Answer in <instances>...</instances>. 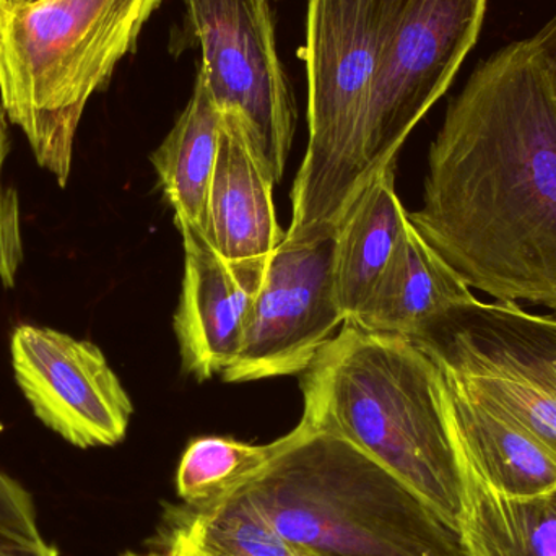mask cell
I'll return each instance as SVG.
<instances>
[{
	"label": "cell",
	"instance_id": "obj_1",
	"mask_svg": "<svg viewBox=\"0 0 556 556\" xmlns=\"http://www.w3.org/2000/svg\"><path fill=\"white\" fill-rule=\"evenodd\" d=\"M421 201L408 220L470 288L556 317V90L534 38L451 101Z\"/></svg>",
	"mask_w": 556,
	"mask_h": 556
},
{
	"label": "cell",
	"instance_id": "obj_2",
	"mask_svg": "<svg viewBox=\"0 0 556 556\" xmlns=\"http://www.w3.org/2000/svg\"><path fill=\"white\" fill-rule=\"evenodd\" d=\"M303 375L301 421L368 454L457 531L463 476L438 363L414 340L345 323Z\"/></svg>",
	"mask_w": 556,
	"mask_h": 556
},
{
	"label": "cell",
	"instance_id": "obj_3",
	"mask_svg": "<svg viewBox=\"0 0 556 556\" xmlns=\"http://www.w3.org/2000/svg\"><path fill=\"white\" fill-rule=\"evenodd\" d=\"M243 492L278 534L319 556H467L459 532L349 441L300 421Z\"/></svg>",
	"mask_w": 556,
	"mask_h": 556
},
{
	"label": "cell",
	"instance_id": "obj_4",
	"mask_svg": "<svg viewBox=\"0 0 556 556\" xmlns=\"http://www.w3.org/2000/svg\"><path fill=\"white\" fill-rule=\"evenodd\" d=\"M163 0H39L0 5V103L36 162L67 186L88 100L134 52Z\"/></svg>",
	"mask_w": 556,
	"mask_h": 556
},
{
	"label": "cell",
	"instance_id": "obj_5",
	"mask_svg": "<svg viewBox=\"0 0 556 556\" xmlns=\"http://www.w3.org/2000/svg\"><path fill=\"white\" fill-rule=\"evenodd\" d=\"M401 0H307L306 155L288 240L332 237L368 185L365 130L386 36Z\"/></svg>",
	"mask_w": 556,
	"mask_h": 556
},
{
	"label": "cell",
	"instance_id": "obj_6",
	"mask_svg": "<svg viewBox=\"0 0 556 556\" xmlns=\"http://www.w3.org/2000/svg\"><path fill=\"white\" fill-rule=\"evenodd\" d=\"M414 342L464 391L556 450V343L548 314L477 300Z\"/></svg>",
	"mask_w": 556,
	"mask_h": 556
},
{
	"label": "cell",
	"instance_id": "obj_7",
	"mask_svg": "<svg viewBox=\"0 0 556 556\" xmlns=\"http://www.w3.org/2000/svg\"><path fill=\"white\" fill-rule=\"evenodd\" d=\"M486 0H401L381 52L365 130L369 178L395 163L425 114L446 93L485 18Z\"/></svg>",
	"mask_w": 556,
	"mask_h": 556
},
{
	"label": "cell",
	"instance_id": "obj_8",
	"mask_svg": "<svg viewBox=\"0 0 556 556\" xmlns=\"http://www.w3.org/2000/svg\"><path fill=\"white\" fill-rule=\"evenodd\" d=\"M199 71L220 111H235L280 181L293 142V97L278 58L270 0H182Z\"/></svg>",
	"mask_w": 556,
	"mask_h": 556
},
{
	"label": "cell",
	"instance_id": "obj_9",
	"mask_svg": "<svg viewBox=\"0 0 556 556\" xmlns=\"http://www.w3.org/2000/svg\"><path fill=\"white\" fill-rule=\"evenodd\" d=\"M336 235L285 240L267 261L240 352L222 372L227 382L303 375L345 324L336 278Z\"/></svg>",
	"mask_w": 556,
	"mask_h": 556
},
{
	"label": "cell",
	"instance_id": "obj_10",
	"mask_svg": "<svg viewBox=\"0 0 556 556\" xmlns=\"http://www.w3.org/2000/svg\"><path fill=\"white\" fill-rule=\"evenodd\" d=\"M13 372L33 414L72 446H116L132 401L94 343L51 327L22 324L10 339Z\"/></svg>",
	"mask_w": 556,
	"mask_h": 556
},
{
	"label": "cell",
	"instance_id": "obj_11",
	"mask_svg": "<svg viewBox=\"0 0 556 556\" xmlns=\"http://www.w3.org/2000/svg\"><path fill=\"white\" fill-rule=\"evenodd\" d=\"M175 224L185 248V276L173 326L182 369L207 381L237 358L270 256L227 260L201 228Z\"/></svg>",
	"mask_w": 556,
	"mask_h": 556
},
{
	"label": "cell",
	"instance_id": "obj_12",
	"mask_svg": "<svg viewBox=\"0 0 556 556\" xmlns=\"http://www.w3.org/2000/svg\"><path fill=\"white\" fill-rule=\"evenodd\" d=\"M276 182L240 114L222 111L204 231L222 256L267 260L285 240L274 205Z\"/></svg>",
	"mask_w": 556,
	"mask_h": 556
},
{
	"label": "cell",
	"instance_id": "obj_13",
	"mask_svg": "<svg viewBox=\"0 0 556 556\" xmlns=\"http://www.w3.org/2000/svg\"><path fill=\"white\" fill-rule=\"evenodd\" d=\"M443 376L460 466L486 489L509 498L556 490V450L511 415Z\"/></svg>",
	"mask_w": 556,
	"mask_h": 556
},
{
	"label": "cell",
	"instance_id": "obj_14",
	"mask_svg": "<svg viewBox=\"0 0 556 556\" xmlns=\"http://www.w3.org/2000/svg\"><path fill=\"white\" fill-rule=\"evenodd\" d=\"M477 300L469 283L408 220L394 260L362 313L349 324L369 332L417 340L447 314Z\"/></svg>",
	"mask_w": 556,
	"mask_h": 556
},
{
	"label": "cell",
	"instance_id": "obj_15",
	"mask_svg": "<svg viewBox=\"0 0 556 556\" xmlns=\"http://www.w3.org/2000/svg\"><path fill=\"white\" fill-rule=\"evenodd\" d=\"M407 224L391 163L369 178L336 231L333 278L345 323L355 319L375 293Z\"/></svg>",
	"mask_w": 556,
	"mask_h": 556
},
{
	"label": "cell",
	"instance_id": "obj_16",
	"mask_svg": "<svg viewBox=\"0 0 556 556\" xmlns=\"http://www.w3.org/2000/svg\"><path fill=\"white\" fill-rule=\"evenodd\" d=\"M222 111L198 68L194 90L162 146L152 153L153 168L175 222L205 231L207 198L217 163Z\"/></svg>",
	"mask_w": 556,
	"mask_h": 556
},
{
	"label": "cell",
	"instance_id": "obj_17",
	"mask_svg": "<svg viewBox=\"0 0 556 556\" xmlns=\"http://www.w3.org/2000/svg\"><path fill=\"white\" fill-rule=\"evenodd\" d=\"M459 528L467 556H556V490L509 498L486 489L466 467Z\"/></svg>",
	"mask_w": 556,
	"mask_h": 556
},
{
	"label": "cell",
	"instance_id": "obj_18",
	"mask_svg": "<svg viewBox=\"0 0 556 556\" xmlns=\"http://www.w3.org/2000/svg\"><path fill=\"white\" fill-rule=\"evenodd\" d=\"M159 547L189 556H319L278 534L243 490L215 505L173 509Z\"/></svg>",
	"mask_w": 556,
	"mask_h": 556
},
{
	"label": "cell",
	"instance_id": "obj_19",
	"mask_svg": "<svg viewBox=\"0 0 556 556\" xmlns=\"http://www.w3.org/2000/svg\"><path fill=\"white\" fill-rule=\"evenodd\" d=\"M287 437L269 444H250L230 438H198L185 451L176 486L186 505H215L247 489L273 464Z\"/></svg>",
	"mask_w": 556,
	"mask_h": 556
},
{
	"label": "cell",
	"instance_id": "obj_20",
	"mask_svg": "<svg viewBox=\"0 0 556 556\" xmlns=\"http://www.w3.org/2000/svg\"><path fill=\"white\" fill-rule=\"evenodd\" d=\"M9 150L5 113L0 106V281L3 287L12 290L15 288L16 274L25 260V251L18 195L15 189L5 188L2 182V168Z\"/></svg>",
	"mask_w": 556,
	"mask_h": 556
},
{
	"label": "cell",
	"instance_id": "obj_21",
	"mask_svg": "<svg viewBox=\"0 0 556 556\" xmlns=\"http://www.w3.org/2000/svg\"><path fill=\"white\" fill-rule=\"evenodd\" d=\"M2 431V425H0ZM0 531L28 539H42L35 503L12 477L0 470Z\"/></svg>",
	"mask_w": 556,
	"mask_h": 556
},
{
	"label": "cell",
	"instance_id": "obj_22",
	"mask_svg": "<svg viewBox=\"0 0 556 556\" xmlns=\"http://www.w3.org/2000/svg\"><path fill=\"white\" fill-rule=\"evenodd\" d=\"M0 556H61L45 539H28L0 531Z\"/></svg>",
	"mask_w": 556,
	"mask_h": 556
},
{
	"label": "cell",
	"instance_id": "obj_23",
	"mask_svg": "<svg viewBox=\"0 0 556 556\" xmlns=\"http://www.w3.org/2000/svg\"><path fill=\"white\" fill-rule=\"evenodd\" d=\"M534 41L538 42L545 61H547L556 90V15L551 22L545 23L544 28L534 36Z\"/></svg>",
	"mask_w": 556,
	"mask_h": 556
},
{
	"label": "cell",
	"instance_id": "obj_24",
	"mask_svg": "<svg viewBox=\"0 0 556 556\" xmlns=\"http://www.w3.org/2000/svg\"><path fill=\"white\" fill-rule=\"evenodd\" d=\"M123 556H189V555H182V554H176V552H169V551H155V552H149V554H136V552H127V554H124Z\"/></svg>",
	"mask_w": 556,
	"mask_h": 556
},
{
	"label": "cell",
	"instance_id": "obj_25",
	"mask_svg": "<svg viewBox=\"0 0 556 556\" xmlns=\"http://www.w3.org/2000/svg\"><path fill=\"white\" fill-rule=\"evenodd\" d=\"M39 2V0H0V5L3 7H18L26 5V3Z\"/></svg>",
	"mask_w": 556,
	"mask_h": 556
},
{
	"label": "cell",
	"instance_id": "obj_26",
	"mask_svg": "<svg viewBox=\"0 0 556 556\" xmlns=\"http://www.w3.org/2000/svg\"><path fill=\"white\" fill-rule=\"evenodd\" d=\"M548 316H551V324H552V329H554L555 343H556V317L552 316V314H548Z\"/></svg>",
	"mask_w": 556,
	"mask_h": 556
}]
</instances>
